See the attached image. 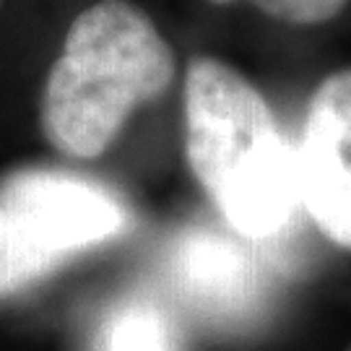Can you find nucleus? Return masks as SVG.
Returning a JSON list of instances; mask_svg holds the SVG:
<instances>
[{
    "label": "nucleus",
    "instance_id": "5",
    "mask_svg": "<svg viewBox=\"0 0 351 351\" xmlns=\"http://www.w3.org/2000/svg\"><path fill=\"white\" fill-rule=\"evenodd\" d=\"M182 276L201 300L232 304L247 291V265L237 247L219 237H195L182 250Z\"/></svg>",
    "mask_w": 351,
    "mask_h": 351
},
{
    "label": "nucleus",
    "instance_id": "7",
    "mask_svg": "<svg viewBox=\"0 0 351 351\" xmlns=\"http://www.w3.org/2000/svg\"><path fill=\"white\" fill-rule=\"evenodd\" d=\"M213 5H250L287 26H320L339 19L351 0H208Z\"/></svg>",
    "mask_w": 351,
    "mask_h": 351
},
{
    "label": "nucleus",
    "instance_id": "3",
    "mask_svg": "<svg viewBox=\"0 0 351 351\" xmlns=\"http://www.w3.org/2000/svg\"><path fill=\"white\" fill-rule=\"evenodd\" d=\"M125 226V206L94 180L60 169L13 172L0 182V297L117 237Z\"/></svg>",
    "mask_w": 351,
    "mask_h": 351
},
{
    "label": "nucleus",
    "instance_id": "6",
    "mask_svg": "<svg viewBox=\"0 0 351 351\" xmlns=\"http://www.w3.org/2000/svg\"><path fill=\"white\" fill-rule=\"evenodd\" d=\"M104 351H172V339L154 307L128 304L107 323Z\"/></svg>",
    "mask_w": 351,
    "mask_h": 351
},
{
    "label": "nucleus",
    "instance_id": "4",
    "mask_svg": "<svg viewBox=\"0 0 351 351\" xmlns=\"http://www.w3.org/2000/svg\"><path fill=\"white\" fill-rule=\"evenodd\" d=\"M294 154L300 206L333 245L351 250V68L315 86Z\"/></svg>",
    "mask_w": 351,
    "mask_h": 351
},
{
    "label": "nucleus",
    "instance_id": "2",
    "mask_svg": "<svg viewBox=\"0 0 351 351\" xmlns=\"http://www.w3.org/2000/svg\"><path fill=\"white\" fill-rule=\"evenodd\" d=\"M193 177L242 237L276 234L300 206L297 154L265 97L219 58H193L182 91Z\"/></svg>",
    "mask_w": 351,
    "mask_h": 351
},
{
    "label": "nucleus",
    "instance_id": "8",
    "mask_svg": "<svg viewBox=\"0 0 351 351\" xmlns=\"http://www.w3.org/2000/svg\"><path fill=\"white\" fill-rule=\"evenodd\" d=\"M349 351H351V349H349Z\"/></svg>",
    "mask_w": 351,
    "mask_h": 351
},
{
    "label": "nucleus",
    "instance_id": "1",
    "mask_svg": "<svg viewBox=\"0 0 351 351\" xmlns=\"http://www.w3.org/2000/svg\"><path fill=\"white\" fill-rule=\"evenodd\" d=\"M172 45L130 0H99L73 19L39 101L42 136L73 162L104 156L130 117L167 94Z\"/></svg>",
    "mask_w": 351,
    "mask_h": 351
}]
</instances>
